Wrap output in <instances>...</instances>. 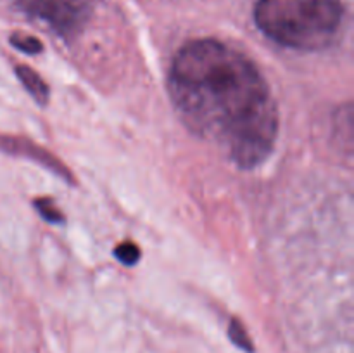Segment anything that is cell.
I'll return each instance as SVG.
<instances>
[{
    "label": "cell",
    "instance_id": "obj_9",
    "mask_svg": "<svg viewBox=\"0 0 354 353\" xmlns=\"http://www.w3.org/2000/svg\"><path fill=\"white\" fill-rule=\"evenodd\" d=\"M35 208L40 211V215L47 221H52V224H61L62 221V213L50 199H37L35 201Z\"/></svg>",
    "mask_w": 354,
    "mask_h": 353
},
{
    "label": "cell",
    "instance_id": "obj_2",
    "mask_svg": "<svg viewBox=\"0 0 354 353\" xmlns=\"http://www.w3.org/2000/svg\"><path fill=\"white\" fill-rule=\"evenodd\" d=\"M344 9L339 0H258L259 30L283 47L320 51L334 42Z\"/></svg>",
    "mask_w": 354,
    "mask_h": 353
},
{
    "label": "cell",
    "instance_id": "obj_6",
    "mask_svg": "<svg viewBox=\"0 0 354 353\" xmlns=\"http://www.w3.org/2000/svg\"><path fill=\"white\" fill-rule=\"evenodd\" d=\"M228 338L232 339V343H234L235 346H239V348L244 350V352H254V345H252L248 331H245V327L237 320V318H234V320L230 322V325H228Z\"/></svg>",
    "mask_w": 354,
    "mask_h": 353
},
{
    "label": "cell",
    "instance_id": "obj_7",
    "mask_svg": "<svg viewBox=\"0 0 354 353\" xmlns=\"http://www.w3.org/2000/svg\"><path fill=\"white\" fill-rule=\"evenodd\" d=\"M10 44L16 48H19V51L26 52V54H40L41 48H44L41 47L40 40H37V38L31 37V35L24 33H14L12 37H10Z\"/></svg>",
    "mask_w": 354,
    "mask_h": 353
},
{
    "label": "cell",
    "instance_id": "obj_5",
    "mask_svg": "<svg viewBox=\"0 0 354 353\" xmlns=\"http://www.w3.org/2000/svg\"><path fill=\"white\" fill-rule=\"evenodd\" d=\"M17 76H19L21 83L24 85V89L33 96L35 100H38L40 104H47L48 100V87L47 83L41 80V76L37 71H33L28 66H17L16 68Z\"/></svg>",
    "mask_w": 354,
    "mask_h": 353
},
{
    "label": "cell",
    "instance_id": "obj_8",
    "mask_svg": "<svg viewBox=\"0 0 354 353\" xmlns=\"http://www.w3.org/2000/svg\"><path fill=\"white\" fill-rule=\"evenodd\" d=\"M114 255L124 265H135L138 262V258H140V249L133 242H123V244L118 246Z\"/></svg>",
    "mask_w": 354,
    "mask_h": 353
},
{
    "label": "cell",
    "instance_id": "obj_3",
    "mask_svg": "<svg viewBox=\"0 0 354 353\" xmlns=\"http://www.w3.org/2000/svg\"><path fill=\"white\" fill-rule=\"evenodd\" d=\"M14 6L64 38L78 35L92 14V0H14Z\"/></svg>",
    "mask_w": 354,
    "mask_h": 353
},
{
    "label": "cell",
    "instance_id": "obj_4",
    "mask_svg": "<svg viewBox=\"0 0 354 353\" xmlns=\"http://www.w3.org/2000/svg\"><path fill=\"white\" fill-rule=\"evenodd\" d=\"M0 151L10 152V154L28 156V158L31 156L33 159L40 161L41 165L47 166L48 170H52L54 173L61 175L62 179H69V173L66 172V168H62V165L57 161V159L52 158L50 154L41 151V149L37 147V145L30 144V142L24 141V138H14V137H7V135H0Z\"/></svg>",
    "mask_w": 354,
    "mask_h": 353
},
{
    "label": "cell",
    "instance_id": "obj_1",
    "mask_svg": "<svg viewBox=\"0 0 354 353\" xmlns=\"http://www.w3.org/2000/svg\"><path fill=\"white\" fill-rule=\"evenodd\" d=\"M169 92L187 127L218 142L241 168H254L270 156L279 111L248 55L213 38L189 42L173 59Z\"/></svg>",
    "mask_w": 354,
    "mask_h": 353
}]
</instances>
